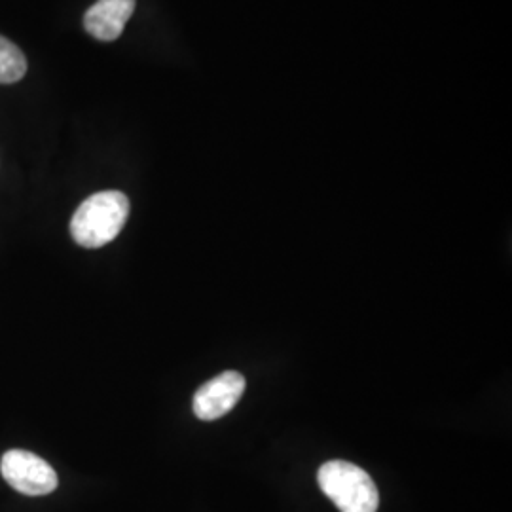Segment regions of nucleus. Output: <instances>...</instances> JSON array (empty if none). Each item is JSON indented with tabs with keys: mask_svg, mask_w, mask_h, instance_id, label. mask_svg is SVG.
I'll use <instances>...</instances> for the list:
<instances>
[{
	"mask_svg": "<svg viewBox=\"0 0 512 512\" xmlns=\"http://www.w3.org/2000/svg\"><path fill=\"white\" fill-rule=\"evenodd\" d=\"M0 473L4 480L23 495H48L57 488L54 467L25 450H10L2 456Z\"/></svg>",
	"mask_w": 512,
	"mask_h": 512,
	"instance_id": "3",
	"label": "nucleus"
},
{
	"mask_svg": "<svg viewBox=\"0 0 512 512\" xmlns=\"http://www.w3.org/2000/svg\"><path fill=\"white\" fill-rule=\"evenodd\" d=\"M245 378L236 372L228 370L217 378L203 384L194 395V414L203 421L219 420L226 416L245 393Z\"/></svg>",
	"mask_w": 512,
	"mask_h": 512,
	"instance_id": "4",
	"label": "nucleus"
},
{
	"mask_svg": "<svg viewBox=\"0 0 512 512\" xmlns=\"http://www.w3.org/2000/svg\"><path fill=\"white\" fill-rule=\"evenodd\" d=\"M319 488L340 512H376L380 494L370 475L361 467L334 459L319 469Z\"/></svg>",
	"mask_w": 512,
	"mask_h": 512,
	"instance_id": "2",
	"label": "nucleus"
},
{
	"mask_svg": "<svg viewBox=\"0 0 512 512\" xmlns=\"http://www.w3.org/2000/svg\"><path fill=\"white\" fill-rule=\"evenodd\" d=\"M27 73V59L14 42L0 37V84L19 82Z\"/></svg>",
	"mask_w": 512,
	"mask_h": 512,
	"instance_id": "6",
	"label": "nucleus"
},
{
	"mask_svg": "<svg viewBox=\"0 0 512 512\" xmlns=\"http://www.w3.org/2000/svg\"><path fill=\"white\" fill-rule=\"evenodd\" d=\"M135 10V0H97L86 12L84 27L93 38L112 42L122 35Z\"/></svg>",
	"mask_w": 512,
	"mask_h": 512,
	"instance_id": "5",
	"label": "nucleus"
},
{
	"mask_svg": "<svg viewBox=\"0 0 512 512\" xmlns=\"http://www.w3.org/2000/svg\"><path fill=\"white\" fill-rule=\"evenodd\" d=\"M128 215L126 194L116 190L93 194L76 209L71 220V236L86 249H99L122 232Z\"/></svg>",
	"mask_w": 512,
	"mask_h": 512,
	"instance_id": "1",
	"label": "nucleus"
}]
</instances>
